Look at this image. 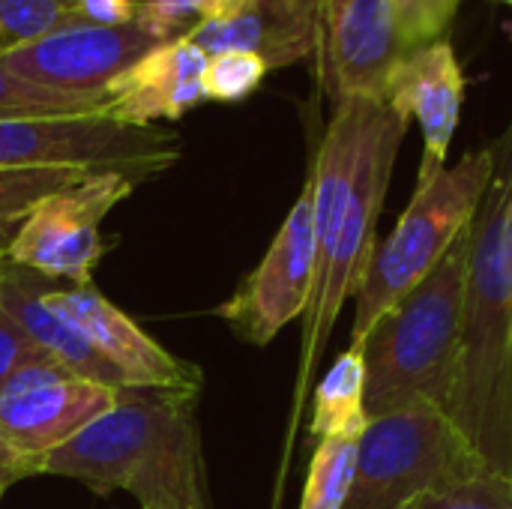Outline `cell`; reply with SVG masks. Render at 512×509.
Here are the masks:
<instances>
[{
	"mask_svg": "<svg viewBox=\"0 0 512 509\" xmlns=\"http://www.w3.org/2000/svg\"><path fill=\"white\" fill-rule=\"evenodd\" d=\"M408 117L387 99H342L333 108L315 165L312 189V231H315V282L309 309L303 315L300 372L294 387L288 444L279 486L291 459L300 417L327 351L333 327L348 297H357L375 255V228L390 189L399 147L408 132Z\"/></svg>",
	"mask_w": 512,
	"mask_h": 509,
	"instance_id": "1",
	"label": "cell"
},
{
	"mask_svg": "<svg viewBox=\"0 0 512 509\" xmlns=\"http://www.w3.org/2000/svg\"><path fill=\"white\" fill-rule=\"evenodd\" d=\"M471 222L465 321L447 420L495 474L512 477V123Z\"/></svg>",
	"mask_w": 512,
	"mask_h": 509,
	"instance_id": "2",
	"label": "cell"
},
{
	"mask_svg": "<svg viewBox=\"0 0 512 509\" xmlns=\"http://www.w3.org/2000/svg\"><path fill=\"white\" fill-rule=\"evenodd\" d=\"M96 495L129 492L141 509H207L195 399L123 390L117 405L42 462Z\"/></svg>",
	"mask_w": 512,
	"mask_h": 509,
	"instance_id": "3",
	"label": "cell"
},
{
	"mask_svg": "<svg viewBox=\"0 0 512 509\" xmlns=\"http://www.w3.org/2000/svg\"><path fill=\"white\" fill-rule=\"evenodd\" d=\"M471 225L363 342L366 417L432 408L447 417L459 372Z\"/></svg>",
	"mask_w": 512,
	"mask_h": 509,
	"instance_id": "4",
	"label": "cell"
},
{
	"mask_svg": "<svg viewBox=\"0 0 512 509\" xmlns=\"http://www.w3.org/2000/svg\"><path fill=\"white\" fill-rule=\"evenodd\" d=\"M492 165V147H483L414 189V198L399 216L393 234L375 246L372 264L357 291V312L351 327L354 348H363L375 321L420 279H426L444 252L456 243V237L474 222L492 177Z\"/></svg>",
	"mask_w": 512,
	"mask_h": 509,
	"instance_id": "5",
	"label": "cell"
},
{
	"mask_svg": "<svg viewBox=\"0 0 512 509\" xmlns=\"http://www.w3.org/2000/svg\"><path fill=\"white\" fill-rule=\"evenodd\" d=\"M177 159L180 141L165 126H126L108 114L0 117V168H75L144 183Z\"/></svg>",
	"mask_w": 512,
	"mask_h": 509,
	"instance_id": "6",
	"label": "cell"
},
{
	"mask_svg": "<svg viewBox=\"0 0 512 509\" xmlns=\"http://www.w3.org/2000/svg\"><path fill=\"white\" fill-rule=\"evenodd\" d=\"M474 471L489 468L441 411L375 417L360 435L357 471L342 509H405L423 489Z\"/></svg>",
	"mask_w": 512,
	"mask_h": 509,
	"instance_id": "7",
	"label": "cell"
},
{
	"mask_svg": "<svg viewBox=\"0 0 512 509\" xmlns=\"http://www.w3.org/2000/svg\"><path fill=\"white\" fill-rule=\"evenodd\" d=\"M138 183L123 174H87L84 180L42 198L18 225L6 261L51 282L93 285L105 252L102 219L132 195Z\"/></svg>",
	"mask_w": 512,
	"mask_h": 509,
	"instance_id": "8",
	"label": "cell"
},
{
	"mask_svg": "<svg viewBox=\"0 0 512 509\" xmlns=\"http://www.w3.org/2000/svg\"><path fill=\"white\" fill-rule=\"evenodd\" d=\"M120 393L54 360L18 366L0 384V438L42 474V462L111 411Z\"/></svg>",
	"mask_w": 512,
	"mask_h": 509,
	"instance_id": "9",
	"label": "cell"
},
{
	"mask_svg": "<svg viewBox=\"0 0 512 509\" xmlns=\"http://www.w3.org/2000/svg\"><path fill=\"white\" fill-rule=\"evenodd\" d=\"M315 282L312 189L303 186L261 264L240 282L216 315L252 345H270L282 327L303 318Z\"/></svg>",
	"mask_w": 512,
	"mask_h": 509,
	"instance_id": "10",
	"label": "cell"
},
{
	"mask_svg": "<svg viewBox=\"0 0 512 509\" xmlns=\"http://www.w3.org/2000/svg\"><path fill=\"white\" fill-rule=\"evenodd\" d=\"M408 48L390 0H318V75L333 105L384 99Z\"/></svg>",
	"mask_w": 512,
	"mask_h": 509,
	"instance_id": "11",
	"label": "cell"
},
{
	"mask_svg": "<svg viewBox=\"0 0 512 509\" xmlns=\"http://www.w3.org/2000/svg\"><path fill=\"white\" fill-rule=\"evenodd\" d=\"M45 303L96 348V354L120 375L126 390H156L186 399L198 396V366L165 351L126 312L105 300L99 288L51 285L45 291Z\"/></svg>",
	"mask_w": 512,
	"mask_h": 509,
	"instance_id": "12",
	"label": "cell"
},
{
	"mask_svg": "<svg viewBox=\"0 0 512 509\" xmlns=\"http://www.w3.org/2000/svg\"><path fill=\"white\" fill-rule=\"evenodd\" d=\"M159 45L165 42H159L138 18L114 27L78 24L3 54L0 66L48 90L105 96L114 78Z\"/></svg>",
	"mask_w": 512,
	"mask_h": 509,
	"instance_id": "13",
	"label": "cell"
},
{
	"mask_svg": "<svg viewBox=\"0 0 512 509\" xmlns=\"http://www.w3.org/2000/svg\"><path fill=\"white\" fill-rule=\"evenodd\" d=\"M384 99L423 129V162L417 174V186H423L447 168V153L462 114L465 75L453 45L438 39L408 51L396 66Z\"/></svg>",
	"mask_w": 512,
	"mask_h": 509,
	"instance_id": "14",
	"label": "cell"
},
{
	"mask_svg": "<svg viewBox=\"0 0 512 509\" xmlns=\"http://www.w3.org/2000/svg\"><path fill=\"white\" fill-rule=\"evenodd\" d=\"M207 54L186 36L147 51L105 90V114L126 126H156L180 120L207 102Z\"/></svg>",
	"mask_w": 512,
	"mask_h": 509,
	"instance_id": "15",
	"label": "cell"
},
{
	"mask_svg": "<svg viewBox=\"0 0 512 509\" xmlns=\"http://www.w3.org/2000/svg\"><path fill=\"white\" fill-rule=\"evenodd\" d=\"M207 57L222 51L258 54L267 69L291 66L315 54L318 0H246L237 12L201 21L186 33Z\"/></svg>",
	"mask_w": 512,
	"mask_h": 509,
	"instance_id": "16",
	"label": "cell"
},
{
	"mask_svg": "<svg viewBox=\"0 0 512 509\" xmlns=\"http://www.w3.org/2000/svg\"><path fill=\"white\" fill-rule=\"evenodd\" d=\"M51 285H54L51 279H45L33 270L6 264L0 270V306L12 318V324L45 357H51L54 363L72 369L75 375H81L87 381H96L111 390H126L120 375L96 354V348L45 303V291Z\"/></svg>",
	"mask_w": 512,
	"mask_h": 509,
	"instance_id": "17",
	"label": "cell"
},
{
	"mask_svg": "<svg viewBox=\"0 0 512 509\" xmlns=\"http://www.w3.org/2000/svg\"><path fill=\"white\" fill-rule=\"evenodd\" d=\"M366 423V360L363 348L351 345L336 357L321 384H315L309 435L318 444L333 435L363 432Z\"/></svg>",
	"mask_w": 512,
	"mask_h": 509,
	"instance_id": "18",
	"label": "cell"
},
{
	"mask_svg": "<svg viewBox=\"0 0 512 509\" xmlns=\"http://www.w3.org/2000/svg\"><path fill=\"white\" fill-rule=\"evenodd\" d=\"M84 177L87 171L75 168H0V270L9 264V243L33 204Z\"/></svg>",
	"mask_w": 512,
	"mask_h": 509,
	"instance_id": "19",
	"label": "cell"
},
{
	"mask_svg": "<svg viewBox=\"0 0 512 509\" xmlns=\"http://www.w3.org/2000/svg\"><path fill=\"white\" fill-rule=\"evenodd\" d=\"M360 435H333L315 444L300 509H342L348 501L354 471H357V453H360Z\"/></svg>",
	"mask_w": 512,
	"mask_h": 509,
	"instance_id": "20",
	"label": "cell"
},
{
	"mask_svg": "<svg viewBox=\"0 0 512 509\" xmlns=\"http://www.w3.org/2000/svg\"><path fill=\"white\" fill-rule=\"evenodd\" d=\"M78 24H87L78 0H0V57Z\"/></svg>",
	"mask_w": 512,
	"mask_h": 509,
	"instance_id": "21",
	"label": "cell"
},
{
	"mask_svg": "<svg viewBox=\"0 0 512 509\" xmlns=\"http://www.w3.org/2000/svg\"><path fill=\"white\" fill-rule=\"evenodd\" d=\"M69 114H105V96L48 90L0 66V117H69Z\"/></svg>",
	"mask_w": 512,
	"mask_h": 509,
	"instance_id": "22",
	"label": "cell"
},
{
	"mask_svg": "<svg viewBox=\"0 0 512 509\" xmlns=\"http://www.w3.org/2000/svg\"><path fill=\"white\" fill-rule=\"evenodd\" d=\"M405 509H512V477L474 471L423 489Z\"/></svg>",
	"mask_w": 512,
	"mask_h": 509,
	"instance_id": "23",
	"label": "cell"
},
{
	"mask_svg": "<svg viewBox=\"0 0 512 509\" xmlns=\"http://www.w3.org/2000/svg\"><path fill=\"white\" fill-rule=\"evenodd\" d=\"M267 63L249 51H222L207 57L204 90L213 102H240L252 96L267 78Z\"/></svg>",
	"mask_w": 512,
	"mask_h": 509,
	"instance_id": "24",
	"label": "cell"
},
{
	"mask_svg": "<svg viewBox=\"0 0 512 509\" xmlns=\"http://www.w3.org/2000/svg\"><path fill=\"white\" fill-rule=\"evenodd\" d=\"M390 6L405 39V48L414 51L444 39L462 0H390Z\"/></svg>",
	"mask_w": 512,
	"mask_h": 509,
	"instance_id": "25",
	"label": "cell"
},
{
	"mask_svg": "<svg viewBox=\"0 0 512 509\" xmlns=\"http://www.w3.org/2000/svg\"><path fill=\"white\" fill-rule=\"evenodd\" d=\"M39 360H51L45 357L15 324L12 318L3 312L0 306V384L18 369V366H27V363H39Z\"/></svg>",
	"mask_w": 512,
	"mask_h": 509,
	"instance_id": "26",
	"label": "cell"
},
{
	"mask_svg": "<svg viewBox=\"0 0 512 509\" xmlns=\"http://www.w3.org/2000/svg\"><path fill=\"white\" fill-rule=\"evenodd\" d=\"M27 477H39L33 462H27L21 453H15L3 438H0V492H6L9 486L27 480Z\"/></svg>",
	"mask_w": 512,
	"mask_h": 509,
	"instance_id": "27",
	"label": "cell"
},
{
	"mask_svg": "<svg viewBox=\"0 0 512 509\" xmlns=\"http://www.w3.org/2000/svg\"><path fill=\"white\" fill-rule=\"evenodd\" d=\"M246 0H198L204 21H216V18H228L231 12H237Z\"/></svg>",
	"mask_w": 512,
	"mask_h": 509,
	"instance_id": "28",
	"label": "cell"
},
{
	"mask_svg": "<svg viewBox=\"0 0 512 509\" xmlns=\"http://www.w3.org/2000/svg\"><path fill=\"white\" fill-rule=\"evenodd\" d=\"M3 495H6V492H0V501H3Z\"/></svg>",
	"mask_w": 512,
	"mask_h": 509,
	"instance_id": "29",
	"label": "cell"
},
{
	"mask_svg": "<svg viewBox=\"0 0 512 509\" xmlns=\"http://www.w3.org/2000/svg\"><path fill=\"white\" fill-rule=\"evenodd\" d=\"M504 3H510V6H512V0H504Z\"/></svg>",
	"mask_w": 512,
	"mask_h": 509,
	"instance_id": "30",
	"label": "cell"
}]
</instances>
